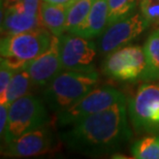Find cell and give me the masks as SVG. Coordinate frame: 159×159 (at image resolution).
<instances>
[{
    "label": "cell",
    "instance_id": "cell-1",
    "mask_svg": "<svg viewBox=\"0 0 159 159\" xmlns=\"http://www.w3.org/2000/svg\"><path fill=\"white\" fill-rule=\"evenodd\" d=\"M127 101L84 117L61 134L66 147L87 156L113 154L132 138L128 124Z\"/></svg>",
    "mask_w": 159,
    "mask_h": 159
},
{
    "label": "cell",
    "instance_id": "cell-2",
    "mask_svg": "<svg viewBox=\"0 0 159 159\" xmlns=\"http://www.w3.org/2000/svg\"><path fill=\"white\" fill-rule=\"evenodd\" d=\"M98 83L99 75L95 69L64 70L47 85L43 100L51 111L59 113L96 88Z\"/></svg>",
    "mask_w": 159,
    "mask_h": 159
},
{
    "label": "cell",
    "instance_id": "cell-3",
    "mask_svg": "<svg viewBox=\"0 0 159 159\" xmlns=\"http://www.w3.org/2000/svg\"><path fill=\"white\" fill-rule=\"evenodd\" d=\"M53 34L47 28L4 35L1 39V60L18 70L49 49Z\"/></svg>",
    "mask_w": 159,
    "mask_h": 159
},
{
    "label": "cell",
    "instance_id": "cell-4",
    "mask_svg": "<svg viewBox=\"0 0 159 159\" xmlns=\"http://www.w3.org/2000/svg\"><path fill=\"white\" fill-rule=\"evenodd\" d=\"M48 121L49 116L43 100L27 94L9 104L8 121L2 139L8 144L25 133L47 125Z\"/></svg>",
    "mask_w": 159,
    "mask_h": 159
},
{
    "label": "cell",
    "instance_id": "cell-5",
    "mask_svg": "<svg viewBox=\"0 0 159 159\" xmlns=\"http://www.w3.org/2000/svg\"><path fill=\"white\" fill-rule=\"evenodd\" d=\"M128 117L138 134L159 133V83L139 86L128 101Z\"/></svg>",
    "mask_w": 159,
    "mask_h": 159
},
{
    "label": "cell",
    "instance_id": "cell-6",
    "mask_svg": "<svg viewBox=\"0 0 159 159\" xmlns=\"http://www.w3.org/2000/svg\"><path fill=\"white\" fill-rule=\"evenodd\" d=\"M121 101H126V98L115 87L110 85L96 87L72 106L57 113V123L59 126H69L84 117L107 110Z\"/></svg>",
    "mask_w": 159,
    "mask_h": 159
},
{
    "label": "cell",
    "instance_id": "cell-7",
    "mask_svg": "<svg viewBox=\"0 0 159 159\" xmlns=\"http://www.w3.org/2000/svg\"><path fill=\"white\" fill-rule=\"evenodd\" d=\"M146 68L144 49L139 46H125L107 54L102 71L107 77L121 82L142 80Z\"/></svg>",
    "mask_w": 159,
    "mask_h": 159
},
{
    "label": "cell",
    "instance_id": "cell-8",
    "mask_svg": "<svg viewBox=\"0 0 159 159\" xmlns=\"http://www.w3.org/2000/svg\"><path fill=\"white\" fill-rule=\"evenodd\" d=\"M150 27L142 12H132L126 18L109 25L100 35L98 49L103 55L127 46Z\"/></svg>",
    "mask_w": 159,
    "mask_h": 159
},
{
    "label": "cell",
    "instance_id": "cell-9",
    "mask_svg": "<svg viewBox=\"0 0 159 159\" xmlns=\"http://www.w3.org/2000/svg\"><path fill=\"white\" fill-rule=\"evenodd\" d=\"M60 58L64 70H92L96 46L89 39L65 32L59 36Z\"/></svg>",
    "mask_w": 159,
    "mask_h": 159
},
{
    "label": "cell",
    "instance_id": "cell-10",
    "mask_svg": "<svg viewBox=\"0 0 159 159\" xmlns=\"http://www.w3.org/2000/svg\"><path fill=\"white\" fill-rule=\"evenodd\" d=\"M52 146V131L44 125L6 144L3 154L12 158H28L47 153Z\"/></svg>",
    "mask_w": 159,
    "mask_h": 159
},
{
    "label": "cell",
    "instance_id": "cell-11",
    "mask_svg": "<svg viewBox=\"0 0 159 159\" xmlns=\"http://www.w3.org/2000/svg\"><path fill=\"white\" fill-rule=\"evenodd\" d=\"M33 84L39 87L47 86L61 72L62 63L60 58L59 36L54 35L51 46L47 51L25 65Z\"/></svg>",
    "mask_w": 159,
    "mask_h": 159
},
{
    "label": "cell",
    "instance_id": "cell-12",
    "mask_svg": "<svg viewBox=\"0 0 159 159\" xmlns=\"http://www.w3.org/2000/svg\"><path fill=\"white\" fill-rule=\"evenodd\" d=\"M46 28L39 15H30L24 11L17 3L4 7V15L2 14L1 31L4 35L28 32Z\"/></svg>",
    "mask_w": 159,
    "mask_h": 159
},
{
    "label": "cell",
    "instance_id": "cell-13",
    "mask_svg": "<svg viewBox=\"0 0 159 159\" xmlns=\"http://www.w3.org/2000/svg\"><path fill=\"white\" fill-rule=\"evenodd\" d=\"M109 4L107 0H94L87 18L72 32L85 39H95L102 34L107 27Z\"/></svg>",
    "mask_w": 159,
    "mask_h": 159
},
{
    "label": "cell",
    "instance_id": "cell-14",
    "mask_svg": "<svg viewBox=\"0 0 159 159\" xmlns=\"http://www.w3.org/2000/svg\"><path fill=\"white\" fill-rule=\"evenodd\" d=\"M68 6L69 4H51V3L41 1V21H43V26L53 35L61 36L65 32Z\"/></svg>",
    "mask_w": 159,
    "mask_h": 159
},
{
    "label": "cell",
    "instance_id": "cell-15",
    "mask_svg": "<svg viewBox=\"0 0 159 159\" xmlns=\"http://www.w3.org/2000/svg\"><path fill=\"white\" fill-rule=\"evenodd\" d=\"M146 68L143 75V81L159 80V28L149 34L144 44Z\"/></svg>",
    "mask_w": 159,
    "mask_h": 159
},
{
    "label": "cell",
    "instance_id": "cell-16",
    "mask_svg": "<svg viewBox=\"0 0 159 159\" xmlns=\"http://www.w3.org/2000/svg\"><path fill=\"white\" fill-rule=\"evenodd\" d=\"M33 84L28 71L25 67L16 70L9 83V86L6 90V93L2 99H0V103L11 104L12 101L25 96L29 93L31 85Z\"/></svg>",
    "mask_w": 159,
    "mask_h": 159
},
{
    "label": "cell",
    "instance_id": "cell-17",
    "mask_svg": "<svg viewBox=\"0 0 159 159\" xmlns=\"http://www.w3.org/2000/svg\"><path fill=\"white\" fill-rule=\"evenodd\" d=\"M130 152L136 159H159V133L136 139L130 146Z\"/></svg>",
    "mask_w": 159,
    "mask_h": 159
},
{
    "label": "cell",
    "instance_id": "cell-18",
    "mask_svg": "<svg viewBox=\"0 0 159 159\" xmlns=\"http://www.w3.org/2000/svg\"><path fill=\"white\" fill-rule=\"evenodd\" d=\"M94 0H78L71 2L67 9L65 32H72L82 25L90 11Z\"/></svg>",
    "mask_w": 159,
    "mask_h": 159
},
{
    "label": "cell",
    "instance_id": "cell-19",
    "mask_svg": "<svg viewBox=\"0 0 159 159\" xmlns=\"http://www.w3.org/2000/svg\"><path fill=\"white\" fill-rule=\"evenodd\" d=\"M138 2L139 0H107L109 4L107 26L134 12Z\"/></svg>",
    "mask_w": 159,
    "mask_h": 159
},
{
    "label": "cell",
    "instance_id": "cell-20",
    "mask_svg": "<svg viewBox=\"0 0 159 159\" xmlns=\"http://www.w3.org/2000/svg\"><path fill=\"white\" fill-rule=\"evenodd\" d=\"M141 12L150 26L159 25V0H141Z\"/></svg>",
    "mask_w": 159,
    "mask_h": 159
},
{
    "label": "cell",
    "instance_id": "cell-21",
    "mask_svg": "<svg viewBox=\"0 0 159 159\" xmlns=\"http://www.w3.org/2000/svg\"><path fill=\"white\" fill-rule=\"evenodd\" d=\"M15 72L16 70L14 68H11L3 60H1V65H0V99L4 97Z\"/></svg>",
    "mask_w": 159,
    "mask_h": 159
},
{
    "label": "cell",
    "instance_id": "cell-22",
    "mask_svg": "<svg viewBox=\"0 0 159 159\" xmlns=\"http://www.w3.org/2000/svg\"><path fill=\"white\" fill-rule=\"evenodd\" d=\"M17 4L20 6L24 11H26L30 15L40 14L41 0H21V1L17 2Z\"/></svg>",
    "mask_w": 159,
    "mask_h": 159
},
{
    "label": "cell",
    "instance_id": "cell-23",
    "mask_svg": "<svg viewBox=\"0 0 159 159\" xmlns=\"http://www.w3.org/2000/svg\"><path fill=\"white\" fill-rule=\"evenodd\" d=\"M8 111H9L8 103H0V134H1V139L3 138L6 125H7Z\"/></svg>",
    "mask_w": 159,
    "mask_h": 159
},
{
    "label": "cell",
    "instance_id": "cell-24",
    "mask_svg": "<svg viewBox=\"0 0 159 159\" xmlns=\"http://www.w3.org/2000/svg\"><path fill=\"white\" fill-rule=\"evenodd\" d=\"M41 1L51 4H70L72 0H41Z\"/></svg>",
    "mask_w": 159,
    "mask_h": 159
},
{
    "label": "cell",
    "instance_id": "cell-25",
    "mask_svg": "<svg viewBox=\"0 0 159 159\" xmlns=\"http://www.w3.org/2000/svg\"><path fill=\"white\" fill-rule=\"evenodd\" d=\"M19 1H21V0H4V7L5 6H9V5L15 4V3H17Z\"/></svg>",
    "mask_w": 159,
    "mask_h": 159
},
{
    "label": "cell",
    "instance_id": "cell-26",
    "mask_svg": "<svg viewBox=\"0 0 159 159\" xmlns=\"http://www.w3.org/2000/svg\"><path fill=\"white\" fill-rule=\"evenodd\" d=\"M74 1H78V0H72V2H74Z\"/></svg>",
    "mask_w": 159,
    "mask_h": 159
}]
</instances>
